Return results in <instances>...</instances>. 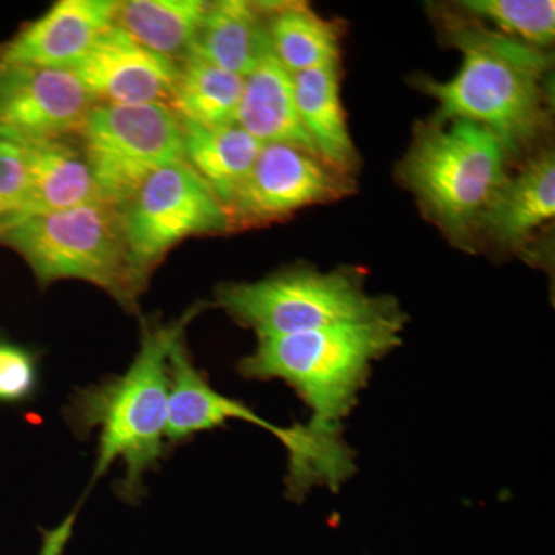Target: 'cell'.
Masks as SVG:
<instances>
[{
	"instance_id": "cell-25",
	"label": "cell",
	"mask_w": 555,
	"mask_h": 555,
	"mask_svg": "<svg viewBox=\"0 0 555 555\" xmlns=\"http://www.w3.org/2000/svg\"><path fill=\"white\" fill-rule=\"evenodd\" d=\"M30 181L27 145L0 137V233L13 228Z\"/></svg>"
},
{
	"instance_id": "cell-7",
	"label": "cell",
	"mask_w": 555,
	"mask_h": 555,
	"mask_svg": "<svg viewBox=\"0 0 555 555\" xmlns=\"http://www.w3.org/2000/svg\"><path fill=\"white\" fill-rule=\"evenodd\" d=\"M361 270L332 272L298 266L254 283H222L215 291L219 308L258 338L284 337L393 317L400 306L369 295Z\"/></svg>"
},
{
	"instance_id": "cell-21",
	"label": "cell",
	"mask_w": 555,
	"mask_h": 555,
	"mask_svg": "<svg viewBox=\"0 0 555 555\" xmlns=\"http://www.w3.org/2000/svg\"><path fill=\"white\" fill-rule=\"evenodd\" d=\"M207 7L204 0H126L116 5L113 24L178 64L192 51Z\"/></svg>"
},
{
	"instance_id": "cell-9",
	"label": "cell",
	"mask_w": 555,
	"mask_h": 555,
	"mask_svg": "<svg viewBox=\"0 0 555 555\" xmlns=\"http://www.w3.org/2000/svg\"><path fill=\"white\" fill-rule=\"evenodd\" d=\"M122 221L131 262L145 286L181 241L232 230L221 201L184 159L150 175L124 207Z\"/></svg>"
},
{
	"instance_id": "cell-24",
	"label": "cell",
	"mask_w": 555,
	"mask_h": 555,
	"mask_svg": "<svg viewBox=\"0 0 555 555\" xmlns=\"http://www.w3.org/2000/svg\"><path fill=\"white\" fill-rule=\"evenodd\" d=\"M39 356L20 343L0 337V406H22L38 393Z\"/></svg>"
},
{
	"instance_id": "cell-4",
	"label": "cell",
	"mask_w": 555,
	"mask_h": 555,
	"mask_svg": "<svg viewBox=\"0 0 555 555\" xmlns=\"http://www.w3.org/2000/svg\"><path fill=\"white\" fill-rule=\"evenodd\" d=\"M509 160L485 127L436 118L415 130L398 177L454 246L476 251L481 222L509 179Z\"/></svg>"
},
{
	"instance_id": "cell-19",
	"label": "cell",
	"mask_w": 555,
	"mask_h": 555,
	"mask_svg": "<svg viewBox=\"0 0 555 555\" xmlns=\"http://www.w3.org/2000/svg\"><path fill=\"white\" fill-rule=\"evenodd\" d=\"M270 49L291 75L341 61L338 22L327 21L305 2H262Z\"/></svg>"
},
{
	"instance_id": "cell-18",
	"label": "cell",
	"mask_w": 555,
	"mask_h": 555,
	"mask_svg": "<svg viewBox=\"0 0 555 555\" xmlns=\"http://www.w3.org/2000/svg\"><path fill=\"white\" fill-rule=\"evenodd\" d=\"M269 46L262 2H208L190 53L225 72L246 78Z\"/></svg>"
},
{
	"instance_id": "cell-16",
	"label": "cell",
	"mask_w": 555,
	"mask_h": 555,
	"mask_svg": "<svg viewBox=\"0 0 555 555\" xmlns=\"http://www.w3.org/2000/svg\"><path fill=\"white\" fill-rule=\"evenodd\" d=\"M25 145L30 159V181L14 225L30 218L101 201L78 138Z\"/></svg>"
},
{
	"instance_id": "cell-20",
	"label": "cell",
	"mask_w": 555,
	"mask_h": 555,
	"mask_svg": "<svg viewBox=\"0 0 555 555\" xmlns=\"http://www.w3.org/2000/svg\"><path fill=\"white\" fill-rule=\"evenodd\" d=\"M184 160L228 208L246 181L262 144L238 124L203 127L181 120Z\"/></svg>"
},
{
	"instance_id": "cell-1",
	"label": "cell",
	"mask_w": 555,
	"mask_h": 555,
	"mask_svg": "<svg viewBox=\"0 0 555 555\" xmlns=\"http://www.w3.org/2000/svg\"><path fill=\"white\" fill-rule=\"evenodd\" d=\"M204 305L192 306L171 323L144 318L141 343L133 363L122 375L102 379L98 385L76 390L64 416L73 433L86 440L98 433V460L89 491L56 531L46 532L40 555H61L69 531L90 489L115 462L126 467L116 492L124 502L138 503L144 495V477L156 469L170 452L167 443L169 411V357L185 328L203 312Z\"/></svg>"
},
{
	"instance_id": "cell-3",
	"label": "cell",
	"mask_w": 555,
	"mask_h": 555,
	"mask_svg": "<svg viewBox=\"0 0 555 555\" xmlns=\"http://www.w3.org/2000/svg\"><path fill=\"white\" fill-rule=\"evenodd\" d=\"M406 315L339 324L284 337L258 338L240 360L246 379H281L308 404L310 427L341 437V427L367 386L372 364L401 345Z\"/></svg>"
},
{
	"instance_id": "cell-22",
	"label": "cell",
	"mask_w": 555,
	"mask_h": 555,
	"mask_svg": "<svg viewBox=\"0 0 555 555\" xmlns=\"http://www.w3.org/2000/svg\"><path fill=\"white\" fill-rule=\"evenodd\" d=\"M244 78L189 53L178 62L169 107L179 120L203 127L236 124Z\"/></svg>"
},
{
	"instance_id": "cell-15",
	"label": "cell",
	"mask_w": 555,
	"mask_h": 555,
	"mask_svg": "<svg viewBox=\"0 0 555 555\" xmlns=\"http://www.w3.org/2000/svg\"><path fill=\"white\" fill-rule=\"evenodd\" d=\"M236 124L262 145H292L318 156L299 119L294 76L273 56L270 43L244 78Z\"/></svg>"
},
{
	"instance_id": "cell-2",
	"label": "cell",
	"mask_w": 555,
	"mask_h": 555,
	"mask_svg": "<svg viewBox=\"0 0 555 555\" xmlns=\"http://www.w3.org/2000/svg\"><path fill=\"white\" fill-rule=\"evenodd\" d=\"M441 20L463 61L447 82L420 80L422 90L440 104L437 119H465L485 127L499 138L509 159L534 149L550 129V54L488 30L466 13H448Z\"/></svg>"
},
{
	"instance_id": "cell-10",
	"label": "cell",
	"mask_w": 555,
	"mask_h": 555,
	"mask_svg": "<svg viewBox=\"0 0 555 555\" xmlns=\"http://www.w3.org/2000/svg\"><path fill=\"white\" fill-rule=\"evenodd\" d=\"M353 178L306 150L264 144L225 211L232 230L283 221L301 208L334 203L353 192Z\"/></svg>"
},
{
	"instance_id": "cell-23",
	"label": "cell",
	"mask_w": 555,
	"mask_h": 555,
	"mask_svg": "<svg viewBox=\"0 0 555 555\" xmlns=\"http://www.w3.org/2000/svg\"><path fill=\"white\" fill-rule=\"evenodd\" d=\"M455 9L489 21L507 38L545 50L555 38V2L553 0H465Z\"/></svg>"
},
{
	"instance_id": "cell-6",
	"label": "cell",
	"mask_w": 555,
	"mask_h": 555,
	"mask_svg": "<svg viewBox=\"0 0 555 555\" xmlns=\"http://www.w3.org/2000/svg\"><path fill=\"white\" fill-rule=\"evenodd\" d=\"M0 246L20 255L42 288L86 281L130 312L147 288L131 262L122 210L104 201L22 221L0 233Z\"/></svg>"
},
{
	"instance_id": "cell-11",
	"label": "cell",
	"mask_w": 555,
	"mask_h": 555,
	"mask_svg": "<svg viewBox=\"0 0 555 555\" xmlns=\"http://www.w3.org/2000/svg\"><path fill=\"white\" fill-rule=\"evenodd\" d=\"M96 104L72 69L0 64V137L22 144L78 138Z\"/></svg>"
},
{
	"instance_id": "cell-14",
	"label": "cell",
	"mask_w": 555,
	"mask_h": 555,
	"mask_svg": "<svg viewBox=\"0 0 555 555\" xmlns=\"http://www.w3.org/2000/svg\"><path fill=\"white\" fill-rule=\"evenodd\" d=\"M554 215L555 156L551 150H543L507 179L481 222L478 246L481 241H491L500 250H520Z\"/></svg>"
},
{
	"instance_id": "cell-13",
	"label": "cell",
	"mask_w": 555,
	"mask_h": 555,
	"mask_svg": "<svg viewBox=\"0 0 555 555\" xmlns=\"http://www.w3.org/2000/svg\"><path fill=\"white\" fill-rule=\"evenodd\" d=\"M113 0H61L0 43V64L72 69L115 22Z\"/></svg>"
},
{
	"instance_id": "cell-17",
	"label": "cell",
	"mask_w": 555,
	"mask_h": 555,
	"mask_svg": "<svg viewBox=\"0 0 555 555\" xmlns=\"http://www.w3.org/2000/svg\"><path fill=\"white\" fill-rule=\"evenodd\" d=\"M292 76L299 119L317 155L332 169L352 178L360 158L347 129L339 93V65Z\"/></svg>"
},
{
	"instance_id": "cell-5",
	"label": "cell",
	"mask_w": 555,
	"mask_h": 555,
	"mask_svg": "<svg viewBox=\"0 0 555 555\" xmlns=\"http://www.w3.org/2000/svg\"><path fill=\"white\" fill-rule=\"evenodd\" d=\"M230 420L269 430L287 451L286 495L302 502L312 489L338 491L356 474V456L343 437L326 436L306 425L276 426L243 401L222 396L193 363L185 337L178 339L169 357V411L167 443H185L207 430L224 427Z\"/></svg>"
},
{
	"instance_id": "cell-12",
	"label": "cell",
	"mask_w": 555,
	"mask_h": 555,
	"mask_svg": "<svg viewBox=\"0 0 555 555\" xmlns=\"http://www.w3.org/2000/svg\"><path fill=\"white\" fill-rule=\"evenodd\" d=\"M72 72L98 104L170 105L178 64L145 49L113 24Z\"/></svg>"
},
{
	"instance_id": "cell-8",
	"label": "cell",
	"mask_w": 555,
	"mask_h": 555,
	"mask_svg": "<svg viewBox=\"0 0 555 555\" xmlns=\"http://www.w3.org/2000/svg\"><path fill=\"white\" fill-rule=\"evenodd\" d=\"M78 141L101 201L119 210L150 175L184 159L181 120L164 104H96Z\"/></svg>"
}]
</instances>
